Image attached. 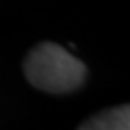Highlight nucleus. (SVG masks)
Listing matches in <instances>:
<instances>
[{"instance_id":"nucleus-2","label":"nucleus","mask_w":130,"mask_h":130,"mask_svg":"<svg viewBox=\"0 0 130 130\" xmlns=\"http://www.w3.org/2000/svg\"><path fill=\"white\" fill-rule=\"evenodd\" d=\"M78 130H130V108L128 105H120L103 110L81 123Z\"/></svg>"},{"instance_id":"nucleus-1","label":"nucleus","mask_w":130,"mask_h":130,"mask_svg":"<svg viewBox=\"0 0 130 130\" xmlns=\"http://www.w3.org/2000/svg\"><path fill=\"white\" fill-rule=\"evenodd\" d=\"M27 81L47 93H69L83 85L86 66L54 42H41L24 61Z\"/></svg>"}]
</instances>
